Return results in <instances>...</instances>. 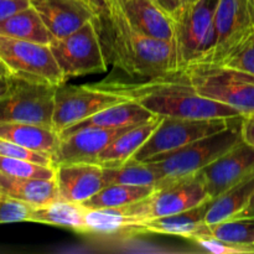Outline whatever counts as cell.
<instances>
[{"label": "cell", "instance_id": "obj_1", "mask_svg": "<svg viewBox=\"0 0 254 254\" xmlns=\"http://www.w3.org/2000/svg\"><path fill=\"white\" fill-rule=\"evenodd\" d=\"M96 21L107 60L114 68L145 79L180 72L174 41L154 39L136 30L118 0L103 2Z\"/></svg>", "mask_w": 254, "mask_h": 254}, {"label": "cell", "instance_id": "obj_2", "mask_svg": "<svg viewBox=\"0 0 254 254\" xmlns=\"http://www.w3.org/2000/svg\"><path fill=\"white\" fill-rule=\"evenodd\" d=\"M93 86L136 101L154 116L186 119L242 117L236 109L198 94L184 72L138 83L121 78H107Z\"/></svg>", "mask_w": 254, "mask_h": 254}, {"label": "cell", "instance_id": "obj_3", "mask_svg": "<svg viewBox=\"0 0 254 254\" xmlns=\"http://www.w3.org/2000/svg\"><path fill=\"white\" fill-rule=\"evenodd\" d=\"M241 119L242 117L218 133L144 161L150 164L160 174L161 181L197 174L242 140Z\"/></svg>", "mask_w": 254, "mask_h": 254}, {"label": "cell", "instance_id": "obj_4", "mask_svg": "<svg viewBox=\"0 0 254 254\" xmlns=\"http://www.w3.org/2000/svg\"><path fill=\"white\" fill-rule=\"evenodd\" d=\"M218 0H195L174 22L179 71L207 61L216 42L215 12Z\"/></svg>", "mask_w": 254, "mask_h": 254}, {"label": "cell", "instance_id": "obj_5", "mask_svg": "<svg viewBox=\"0 0 254 254\" xmlns=\"http://www.w3.org/2000/svg\"><path fill=\"white\" fill-rule=\"evenodd\" d=\"M198 94L240 112L254 113V78L248 74L210 64H195L184 69Z\"/></svg>", "mask_w": 254, "mask_h": 254}, {"label": "cell", "instance_id": "obj_6", "mask_svg": "<svg viewBox=\"0 0 254 254\" xmlns=\"http://www.w3.org/2000/svg\"><path fill=\"white\" fill-rule=\"evenodd\" d=\"M0 66L22 81L52 87L66 83L49 45L0 35Z\"/></svg>", "mask_w": 254, "mask_h": 254}, {"label": "cell", "instance_id": "obj_7", "mask_svg": "<svg viewBox=\"0 0 254 254\" xmlns=\"http://www.w3.org/2000/svg\"><path fill=\"white\" fill-rule=\"evenodd\" d=\"M212 198L208 196L198 171L185 178L160 181L148 197L121 208L128 215L145 221L184 212Z\"/></svg>", "mask_w": 254, "mask_h": 254}, {"label": "cell", "instance_id": "obj_8", "mask_svg": "<svg viewBox=\"0 0 254 254\" xmlns=\"http://www.w3.org/2000/svg\"><path fill=\"white\" fill-rule=\"evenodd\" d=\"M64 81L86 74L103 73L108 69L96 19L62 39H55L49 45Z\"/></svg>", "mask_w": 254, "mask_h": 254}, {"label": "cell", "instance_id": "obj_9", "mask_svg": "<svg viewBox=\"0 0 254 254\" xmlns=\"http://www.w3.org/2000/svg\"><path fill=\"white\" fill-rule=\"evenodd\" d=\"M237 118L186 119L163 117L146 143L131 156L129 161H144L160 154L170 153L188 144L212 135L232 126Z\"/></svg>", "mask_w": 254, "mask_h": 254}, {"label": "cell", "instance_id": "obj_10", "mask_svg": "<svg viewBox=\"0 0 254 254\" xmlns=\"http://www.w3.org/2000/svg\"><path fill=\"white\" fill-rule=\"evenodd\" d=\"M56 88L12 77L9 93L0 99V123H32L52 127Z\"/></svg>", "mask_w": 254, "mask_h": 254}, {"label": "cell", "instance_id": "obj_11", "mask_svg": "<svg viewBox=\"0 0 254 254\" xmlns=\"http://www.w3.org/2000/svg\"><path fill=\"white\" fill-rule=\"evenodd\" d=\"M126 101H129V98L93 84L67 86L64 83L57 87L55 92L52 127L61 133L102 109Z\"/></svg>", "mask_w": 254, "mask_h": 254}, {"label": "cell", "instance_id": "obj_12", "mask_svg": "<svg viewBox=\"0 0 254 254\" xmlns=\"http://www.w3.org/2000/svg\"><path fill=\"white\" fill-rule=\"evenodd\" d=\"M254 27L251 0H218L215 12L216 42L207 61L217 64Z\"/></svg>", "mask_w": 254, "mask_h": 254}, {"label": "cell", "instance_id": "obj_13", "mask_svg": "<svg viewBox=\"0 0 254 254\" xmlns=\"http://www.w3.org/2000/svg\"><path fill=\"white\" fill-rule=\"evenodd\" d=\"M252 173H254V148L243 139L200 171L206 191L212 200Z\"/></svg>", "mask_w": 254, "mask_h": 254}, {"label": "cell", "instance_id": "obj_14", "mask_svg": "<svg viewBox=\"0 0 254 254\" xmlns=\"http://www.w3.org/2000/svg\"><path fill=\"white\" fill-rule=\"evenodd\" d=\"M55 39H62L97 17L99 7L87 0H30Z\"/></svg>", "mask_w": 254, "mask_h": 254}, {"label": "cell", "instance_id": "obj_15", "mask_svg": "<svg viewBox=\"0 0 254 254\" xmlns=\"http://www.w3.org/2000/svg\"><path fill=\"white\" fill-rule=\"evenodd\" d=\"M130 128L131 127L119 129L84 128L66 135H60L61 140L54 156L55 165L69 163H96L99 154L114 139Z\"/></svg>", "mask_w": 254, "mask_h": 254}, {"label": "cell", "instance_id": "obj_16", "mask_svg": "<svg viewBox=\"0 0 254 254\" xmlns=\"http://www.w3.org/2000/svg\"><path fill=\"white\" fill-rule=\"evenodd\" d=\"M59 198L83 203L104 188L103 166L94 163H69L56 166Z\"/></svg>", "mask_w": 254, "mask_h": 254}, {"label": "cell", "instance_id": "obj_17", "mask_svg": "<svg viewBox=\"0 0 254 254\" xmlns=\"http://www.w3.org/2000/svg\"><path fill=\"white\" fill-rule=\"evenodd\" d=\"M212 200L196 207L170 216L145 220L131 228L129 235H166L195 241L196 238L210 236V228L205 223V216Z\"/></svg>", "mask_w": 254, "mask_h": 254}, {"label": "cell", "instance_id": "obj_18", "mask_svg": "<svg viewBox=\"0 0 254 254\" xmlns=\"http://www.w3.org/2000/svg\"><path fill=\"white\" fill-rule=\"evenodd\" d=\"M154 117L156 116L144 108L140 103L133 101V99H129V101L102 109L98 113L66 128L60 133V135H66V134L73 133V131L84 128H127V127H134L136 124L150 121Z\"/></svg>", "mask_w": 254, "mask_h": 254}, {"label": "cell", "instance_id": "obj_19", "mask_svg": "<svg viewBox=\"0 0 254 254\" xmlns=\"http://www.w3.org/2000/svg\"><path fill=\"white\" fill-rule=\"evenodd\" d=\"M131 25L154 39L173 41L174 22L154 0H118Z\"/></svg>", "mask_w": 254, "mask_h": 254}, {"label": "cell", "instance_id": "obj_20", "mask_svg": "<svg viewBox=\"0 0 254 254\" xmlns=\"http://www.w3.org/2000/svg\"><path fill=\"white\" fill-rule=\"evenodd\" d=\"M163 117H154L150 121H146L138 126L131 127L122 135L114 139L96 159V163L103 168L108 166H118L127 163L131 156L146 143L151 134L155 131L160 124Z\"/></svg>", "mask_w": 254, "mask_h": 254}, {"label": "cell", "instance_id": "obj_21", "mask_svg": "<svg viewBox=\"0 0 254 254\" xmlns=\"http://www.w3.org/2000/svg\"><path fill=\"white\" fill-rule=\"evenodd\" d=\"M0 138L54 156L61 140L54 127L32 123H0Z\"/></svg>", "mask_w": 254, "mask_h": 254}, {"label": "cell", "instance_id": "obj_22", "mask_svg": "<svg viewBox=\"0 0 254 254\" xmlns=\"http://www.w3.org/2000/svg\"><path fill=\"white\" fill-rule=\"evenodd\" d=\"M0 193L21 201L32 207H40L59 198L56 180L15 178L0 173Z\"/></svg>", "mask_w": 254, "mask_h": 254}, {"label": "cell", "instance_id": "obj_23", "mask_svg": "<svg viewBox=\"0 0 254 254\" xmlns=\"http://www.w3.org/2000/svg\"><path fill=\"white\" fill-rule=\"evenodd\" d=\"M0 35L42 45H50L55 40L39 12L31 5L0 19Z\"/></svg>", "mask_w": 254, "mask_h": 254}, {"label": "cell", "instance_id": "obj_24", "mask_svg": "<svg viewBox=\"0 0 254 254\" xmlns=\"http://www.w3.org/2000/svg\"><path fill=\"white\" fill-rule=\"evenodd\" d=\"M86 210L87 208L83 207L81 203L57 198L45 206L34 207L29 222L56 226L86 235V225H84Z\"/></svg>", "mask_w": 254, "mask_h": 254}, {"label": "cell", "instance_id": "obj_25", "mask_svg": "<svg viewBox=\"0 0 254 254\" xmlns=\"http://www.w3.org/2000/svg\"><path fill=\"white\" fill-rule=\"evenodd\" d=\"M253 192L254 173L211 201L205 216V223L210 226L236 217L247 205Z\"/></svg>", "mask_w": 254, "mask_h": 254}, {"label": "cell", "instance_id": "obj_26", "mask_svg": "<svg viewBox=\"0 0 254 254\" xmlns=\"http://www.w3.org/2000/svg\"><path fill=\"white\" fill-rule=\"evenodd\" d=\"M144 220L128 215L119 208H87L84 215L86 233L96 235H129V231Z\"/></svg>", "mask_w": 254, "mask_h": 254}, {"label": "cell", "instance_id": "obj_27", "mask_svg": "<svg viewBox=\"0 0 254 254\" xmlns=\"http://www.w3.org/2000/svg\"><path fill=\"white\" fill-rule=\"evenodd\" d=\"M155 190V185H107L93 197L81 203L86 208H119L148 197Z\"/></svg>", "mask_w": 254, "mask_h": 254}, {"label": "cell", "instance_id": "obj_28", "mask_svg": "<svg viewBox=\"0 0 254 254\" xmlns=\"http://www.w3.org/2000/svg\"><path fill=\"white\" fill-rule=\"evenodd\" d=\"M104 185H156L161 176L153 166L145 161H127L118 166L103 168Z\"/></svg>", "mask_w": 254, "mask_h": 254}, {"label": "cell", "instance_id": "obj_29", "mask_svg": "<svg viewBox=\"0 0 254 254\" xmlns=\"http://www.w3.org/2000/svg\"><path fill=\"white\" fill-rule=\"evenodd\" d=\"M210 236L231 245L254 247V218L235 217L208 226Z\"/></svg>", "mask_w": 254, "mask_h": 254}, {"label": "cell", "instance_id": "obj_30", "mask_svg": "<svg viewBox=\"0 0 254 254\" xmlns=\"http://www.w3.org/2000/svg\"><path fill=\"white\" fill-rule=\"evenodd\" d=\"M217 64L254 78V27Z\"/></svg>", "mask_w": 254, "mask_h": 254}, {"label": "cell", "instance_id": "obj_31", "mask_svg": "<svg viewBox=\"0 0 254 254\" xmlns=\"http://www.w3.org/2000/svg\"><path fill=\"white\" fill-rule=\"evenodd\" d=\"M0 173L15 178L47 179V180H55L56 178V168L54 166L40 165L29 160L1 155H0Z\"/></svg>", "mask_w": 254, "mask_h": 254}, {"label": "cell", "instance_id": "obj_32", "mask_svg": "<svg viewBox=\"0 0 254 254\" xmlns=\"http://www.w3.org/2000/svg\"><path fill=\"white\" fill-rule=\"evenodd\" d=\"M0 155L7 156V158L22 159V160H29L32 163L40 164V165L56 168L54 155H51V154L31 150V149L24 148L19 144H15L2 138H0Z\"/></svg>", "mask_w": 254, "mask_h": 254}, {"label": "cell", "instance_id": "obj_33", "mask_svg": "<svg viewBox=\"0 0 254 254\" xmlns=\"http://www.w3.org/2000/svg\"><path fill=\"white\" fill-rule=\"evenodd\" d=\"M34 207L0 193V225L29 222Z\"/></svg>", "mask_w": 254, "mask_h": 254}, {"label": "cell", "instance_id": "obj_34", "mask_svg": "<svg viewBox=\"0 0 254 254\" xmlns=\"http://www.w3.org/2000/svg\"><path fill=\"white\" fill-rule=\"evenodd\" d=\"M193 242L197 243L200 247L207 252L213 254H251L254 253V247H247V246L231 245L225 241L217 240L212 236H203V237L196 238Z\"/></svg>", "mask_w": 254, "mask_h": 254}, {"label": "cell", "instance_id": "obj_35", "mask_svg": "<svg viewBox=\"0 0 254 254\" xmlns=\"http://www.w3.org/2000/svg\"><path fill=\"white\" fill-rule=\"evenodd\" d=\"M193 1L195 0H156L155 2L171 20H175Z\"/></svg>", "mask_w": 254, "mask_h": 254}, {"label": "cell", "instance_id": "obj_36", "mask_svg": "<svg viewBox=\"0 0 254 254\" xmlns=\"http://www.w3.org/2000/svg\"><path fill=\"white\" fill-rule=\"evenodd\" d=\"M30 0H0V19L30 6Z\"/></svg>", "mask_w": 254, "mask_h": 254}, {"label": "cell", "instance_id": "obj_37", "mask_svg": "<svg viewBox=\"0 0 254 254\" xmlns=\"http://www.w3.org/2000/svg\"><path fill=\"white\" fill-rule=\"evenodd\" d=\"M241 135L243 141L254 148V113L243 116L241 119Z\"/></svg>", "mask_w": 254, "mask_h": 254}, {"label": "cell", "instance_id": "obj_38", "mask_svg": "<svg viewBox=\"0 0 254 254\" xmlns=\"http://www.w3.org/2000/svg\"><path fill=\"white\" fill-rule=\"evenodd\" d=\"M12 86V77L5 73L4 76L0 77V99L4 98L7 93H9L10 88Z\"/></svg>", "mask_w": 254, "mask_h": 254}, {"label": "cell", "instance_id": "obj_39", "mask_svg": "<svg viewBox=\"0 0 254 254\" xmlns=\"http://www.w3.org/2000/svg\"><path fill=\"white\" fill-rule=\"evenodd\" d=\"M236 217H252V218H254V192L252 193V196H251L250 200H248L247 205L245 206V208H243V210L241 211V212L238 213Z\"/></svg>", "mask_w": 254, "mask_h": 254}, {"label": "cell", "instance_id": "obj_40", "mask_svg": "<svg viewBox=\"0 0 254 254\" xmlns=\"http://www.w3.org/2000/svg\"><path fill=\"white\" fill-rule=\"evenodd\" d=\"M87 1L92 2V4H93V5H96V6H98L99 9H101L102 4H101V1H99V0H87Z\"/></svg>", "mask_w": 254, "mask_h": 254}, {"label": "cell", "instance_id": "obj_41", "mask_svg": "<svg viewBox=\"0 0 254 254\" xmlns=\"http://www.w3.org/2000/svg\"><path fill=\"white\" fill-rule=\"evenodd\" d=\"M5 73H6V72H5V69L2 68L1 66H0V77H1V76H4Z\"/></svg>", "mask_w": 254, "mask_h": 254}, {"label": "cell", "instance_id": "obj_42", "mask_svg": "<svg viewBox=\"0 0 254 254\" xmlns=\"http://www.w3.org/2000/svg\"><path fill=\"white\" fill-rule=\"evenodd\" d=\"M251 4H252V9H253V14H254V0H251Z\"/></svg>", "mask_w": 254, "mask_h": 254}, {"label": "cell", "instance_id": "obj_43", "mask_svg": "<svg viewBox=\"0 0 254 254\" xmlns=\"http://www.w3.org/2000/svg\"><path fill=\"white\" fill-rule=\"evenodd\" d=\"M99 1H101V4H103V2H106V1H108V0H99Z\"/></svg>", "mask_w": 254, "mask_h": 254}]
</instances>
